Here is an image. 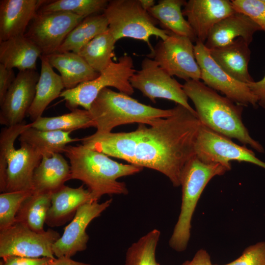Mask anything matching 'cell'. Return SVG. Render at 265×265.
I'll return each mask as SVG.
<instances>
[{
  "mask_svg": "<svg viewBox=\"0 0 265 265\" xmlns=\"http://www.w3.org/2000/svg\"><path fill=\"white\" fill-rule=\"evenodd\" d=\"M31 127L41 131L72 132L96 127L88 110L76 108L71 112L53 117H40L30 123Z\"/></svg>",
  "mask_w": 265,
  "mask_h": 265,
  "instance_id": "31",
  "label": "cell"
},
{
  "mask_svg": "<svg viewBox=\"0 0 265 265\" xmlns=\"http://www.w3.org/2000/svg\"><path fill=\"white\" fill-rule=\"evenodd\" d=\"M88 111L98 133L110 132L118 126L133 123L149 125L153 121L173 113V108L163 109L148 106L108 87L100 92Z\"/></svg>",
  "mask_w": 265,
  "mask_h": 265,
  "instance_id": "4",
  "label": "cell"
},
{
  "mask_svg": "<svg viewBox=\"0 0 265 265\" xmlns=\"http://www.w3.org/2000/svg\"><path fill=\"white\" fill-rule=\"evenodd\" d=\"M33 191L2 192L0 194V230L15 222V218L22 203Z\"/></svg>",
  "mask_w": 265,
  "mask_h": 265,
  "instance_id": "35",
  "label": "cell"
},
{
  "mask_svg": "<svg viewBox=\"0 0 265 265\" xmlns=\"http://www.w3.org/2000/svg\"><path fill=\"white\" fill-rule=\"evenodd\" d=\"M183 88L193 102L202 125L223 136L248 145L258 152H264L263 147L251 137L242 122V106L220 95L200 80L186 81Z\"/></svg>",
  "mask_w": 265,
  "mask_h": 265,
  "instance_id": "3",
  "label": "cell"
},
{
  "mask_svg": "<svg viewBox=\"0 0 265 265\" xmlns=\"http://www.w3.org/2000/svg\"><path fill=\"white\" fill-rule=\"evenodd\" d=\"M172 108L171 115L154 120L149 127L139 124L131 164L159 171L178 187L186 163L195 155L201 123L197 115L184 106L177 104Z\"/></svg>",
  "mask_w": 265,
  "mask_h": 265,
  "instance_id": "1",
  "label": "cell"
},
{
  "mask_svg": "<svg viewBox=\"0 0 265 265\" xmlns=\"http://www.w3.org/2000/svg\"><path fill=\"white\" fill-rule=\"evenodd\" d=\"M160 231L154 229L132 244L126 254L124 265H160L156 252Z\"/></svg>",
  "mask_w": 265,
  "mask_h": 265,
  "instance_id": "32",
  "label": "cell"
},
{
  "mask_svg": "<svg viewBox=\"0 0 265 265\" xmlns=\"http://www.w3.org/2000/svg\"><path fill=\"white\" fill-rule=\"evenodd\" d=\"M112 199L99 203L89 202L80 206L71 222L64 228L60 238L53 244L52 250L57 258H68L85 250L89 240L86 229L90 223L111 205Z\"/></svg>",
  "mask_w": 265,
  "mask_h": 265,
  "instance_id": "14",
  "label": "cell"
},
{
  "mask_svg": "<svg viewBox=\"0 0 265 265\" xmlns=\"http://www.w3.org/2000/svg\"><path fill=\"white\" fill-rule=\"evenodd\" d=\"M41 55L40 49L25 34L0 42V62L8 68L36 70Z\"/></svg>",
  "mask_w": 265,
  "mask_h": 265,
  "instance_id": "24",
  "label": "cell"
},
{
  "mask_svg": "<svg viewBox=\"0 0 265 265\" xmlns=\"http://www.w3.org/2000/svg\"><path fill=\"white\" fill-rule=\"evenodd\" d=\"M249 46L239 37L226 46L209 51L213 59L226 73L248 84L254 81L248 71L251 54Z\"/></svg>",
  "mask_w": 265,
  "mask_h": 265,
  "instance_id": "20",
  "label": "cell"
},
{
  "mask_svg": "<svg viewBox=\"0 0 265 265\" xmlns=\"http://www.w3.org/2000/svg\"><path fill=\"white\" fill-rule=\"evenodd\" d=\"M223 265H265V242L247 247L239 257Z\"/></svg>",
  "mask_w": 265,
  "mask_h": 265,
  "instance_id": "37",
  "label": "cell"
},
{
  "mask_svg": "<svg viewBox=\"0 0 265 265\" xmlns=\"http://www.w3.org/2000/svg\"><path fill=\"white\" fill-rule=\"evenodd\" d=\"M108 28V22L103 13L87 17L69 33L56 52L78 53L87 43Z\"/></svg>",
  "mask_w": 265,
  "mask_h": 265,
  "instance_id": "28",
  "label": "cell"
},
{
  "mask_svg": "<svg viewBox=\"0 0 265 265\" xmlns=\"http://www.w3.org/2000/svg\"><path fill=\"white\" fill-rule=\"evenodd\" d=\"M181 265H213L212 264L211 257L208 252L203 249L197 251L192 259L186 261Z\"/></svg>",
  "mask_w": 265,
  "mask_h": 265,
  "instance_id": "41",
  "label": "cell"
},
{
  "mask_svg": "<svg viewBox=\"0 0 265 265\" xmlns=\"http://www.w3.org/2000/svg\"><path fill=\"white\" fill-rule=\"evenodd\" d=\"M85 18L68 11L38 10L25 34L42 55L55 53L69 33Z\"/></svg>",
  "mask_w": 265,
  "mask_h": 265,
  "instance_id": "11",
  "label": "cell"
},
{
  "mask_svg": "<svg viewBox=\"0 0 265 265\" xmlns=\"http://www.w3.org/2000/svg\"><path fill=\"white\" fill-rule=\"evenodd\" d=\"M71 132L41 131L30 126L20 134L19 140L20 143L31 146L42 156H51L55 153H63L69 143L80 141V139L72 138Z\"/></svg>",
  "mask_w": 265,
  "mask_h": 265,
  "instance_id": "27",
  "label": "cell"
},
{
  "mask_svg": "<svg viewBox=\"0 0 265 265\" xmlns=\"http://www.w3.org/2000/svg\"><path fill=\"white\" fill-rule=\"evenodd\" d=\"M195 155L206 163H218L228 170L231 161L246 162L265 169V162L257 158L254 153L231 139L218 134L201 124L197 137Z\"/></svg>",
  "mask_w": 265,
  "mask_h": 265,
  "instance_id": "13",
  "label": "cell"
},
{
  "mask_svg": "<svg viewBox=\"0 0 265 265\" xmlns=\"http://www.w3.org/2000/svg\"><path fill=\"white\" fill-rule=\"evenodd\" d=\"M130 81L133 88L140 91L153 103L156 102L157 98L167 99L184 106L197 115L188 102V98L183 85L151 58L146 57L143 59L141 69L136 71Z\"/></svg>",
  "mask_w": 265,
  "mask_h": 265,
  "instance_id": "10",
  "label": "cell"
},
{
  "mask_svg": "<svg viewBox=\"0 0 265 265\" xmlns=\"http://www.w3.org/2000/svg\"><path fill=\"white\" fill-rule=\"evenodd\" d=\"M108 2L107 0H50L39 10L43 12L68 11L86 18L104 12Z\"/></svg>",
  "mask_w": 265,
  "mask_h": 265,
  "instance_id": "33",
  "label": "cell"
},
{
  "mask_svg": "<svg viewBox=\"0 0 265 265\" xmlns=\"http://www.w3.org/2000/svg\"><path fill=\"white\" fill-rule=\"evenodd\" d=\"M108 29L116 41L130 38L146 42L152 50L150 37L164 40L170 31L157 26L159 22L144 9L139 0H110L104 10Z\"/></svg>",
  "mask_w": 265,
  "mask_h": 265,
  "instance_id": "6",
  "label": "cell"
},
{
  "mask_svg": "<svg viewBox=\"0 0 265 265\" xmlns=\"http://www.w3.org/2000/svg\"><path fill=\"white\" fill-rule=\"evenodd\" d=\"M45 56L53 68L60 73L65 89L73 88L81 83L93 80L100 75L77 53L56 52Z\"/></svg>",
  "mask_w": 265,
  "mask_h": 265,
  "instance_id": "22",
  "label": "cell"
},
{
  "mask_svg": "<svg viewBox=\"0 0 265 265\" xmlns=\"http://www.w3.org/2000/svg\"><path fill=\"white\" fill-rule=\"evenodd\" d=\"M194 51L201 70V80L205 84L220 92L237 104L257 106V99L248 84L236 80L226 73L213 59L204 43L197 40Z\"/></svg>",
  "mask_w": 265,
  "mask_h": 265,
  "instance_id": "12",
  "label": "cell"
},
{
  "mask_svg": "<svg viewBox=\"0 0 265 265\" xmlns=\"http://www.w3.org/2000/svg\"><path fill=\"white\" fill-rule=\"evenodd\" d=\"M236 12L228 0H189L182 10L197 40L204 43L215 24Z\"/></svg>",
  "mask_w": 265,
  "mask_h": 265,
  "instance_id": "16",
  "label": "cell"
},
{
  "mask_svg": "<svg viewBox=\"0 0 265 265\" xmlns=\"http://www.w3.org/2000/svg\"><path fill=\"white\" fill-rule=\"evenodd\" d=\"M236 12L251 18L265 32V2L263 0H232Z\"/></svg>",
  "mask_w": 265,
  "mask_h": 265,
  "instance_id": "36",
  "label": "cell"
},
{
  "mask_svg": "<svg viewBox=\"0 0 265 265\" xmlns=\"http://www.w3.org/2000/svg\"><path fill=\"white\" fill-rule=\"evenodd\" d=\"M52 193L33 191L22 203L16 214L15 222H21L36 232H44V224L51 206Z\"/></svg>",
  "mask_w": 265,
  "mask_h": 265,
  "instance_id": "29",
  "label": "cell"
},
{
  "mask_svg": "<svg viewBox=\"0 0 265 265\" xmlns=\"http://www.w3.org/2000/svg\"><path fill=\"white\" fill-rule=\"evenodd\" d=\"M227 171L223 165L204 162L196 155L186 163L181 177L180 213L169 240L172 249L177 252H183L186 249L190 237L193 214L203 191L212 178L222 175Z\"/></svg>",
  "mask_w": 265,
  "mask_h": 265,
  "instance_id": "5",
  "label": "cell"
},
{
  "mask_svg": "<svg viewBox=\"0 0 265 265\" xmlns=\"http://www.w3.org/2000/svg\"><path fill=\"white\" fill-rule=\"evenodd\" d=\"M194 46L188 37L171 32L159 40L147 57L154 60L169 75L186 81L201 80V70L196 61Z\"/></svg>",
  "mask_w": 265,
  "mask_h": 265,
  "instance_id": "8",
  "label": "cell"
},
{
  "mask_svg": "<svg viewBox=\"0 0 265 265\" xmlns=\"http://www.w3.org/2000/svg\"><path fill=\"white\" fill-rule=\"evenodd\" d=\"M30 127V123L25 122L1 129L0 134V190L4 192L7 159L15 149L16 139L26 129Z\"/></svg>",
  "mask_w": 265,
  "mask_h": 265,
  "instance_id": "34",
  "label": "cell"
},
{
  "mask_svg": "<svg viewBox=\"0 0 265 265\" xmlns=\"http://www.w3.org/2000/svg\"><path fill=\"white\" fill-rule=\"evenodd\" d=\"M69 180L70 165L60 153L43 156L34 172L33 191L53 192Z\"/></svg>",
  "mask_w": 265,
  "mask_h": 265,
  "instance_id": "23",
  "label": "cell"
},
{
  "mask_svg": "<svg viewBox=\"0 0 265 265\" xmlns=\"http://www.w3.org/2000/svg\"><path fill=\"white\" fill-rule=\"evenodd\" d=\"M46 265H91L89 264L73 260L71 258H60L53 259Z\"/></svg>",
  "mask_w": 265,
  "mask_h": 265,
  "instance_id": "42",
  "label": "cell"
},
{
  "mask_svg": "<svg viewBox=\"0 0 265 265\" xmlns=\"http://www.w3.org/2000/svg\"><path fill=\"white\" fill-rule=\"evenodd\" d=\"M41 72L33 103L27 114L32 122L42 115L48 106L60 96L64 88L60 76L53 70L45 55L40 57Z\"/></svg>",
  "mask_w": 265,
  "mask_h": 265,
  "instance_id": "25",
  "label": "cell"
},
{
  "mask_svg": "<svg viewBox=\"0 0 265 265\" xmlns=\"http://www.w3.org/2000/svg\"><path fill=\"white\" fill-rule=\"evenodd\" d=\"M136 72L132 57L124 55L117 62H112L93 80L80 83L76 87L65 89L60 97L66 101V106L71 110L79 106L89 110L92 103L104 88L112 87L120 92L132 95L134 92L130 80Z\"/></svg>",
  "mask_w": 265,
  "mask_h": 265,
  "instance_id": "7",
  "label": "cell"
},
{
  "mask_svg": "<svg viewBox=\"0 0 265 265\" xmlns=\"http://www.w3.org/2000/svg\"><path fill=\"white\" fill-rule=\"evenodd\" d=\"M2 259L0 263L2 265H46L53 259L49 257L29 258L15 256Z\"/></svg>",
  "mask_w": 265,
  "mask_h": 265,
  "instance_id": "38",
  "label": "cell"
},
{
  "mask_svg": "<svg viewBox=\"0 0 265 265\" xmlns=\"http://www.w3.org/2000/svg\"><path fill=\"white\" fill-rule=\"evenodd\" d=\"M91 201H93L91 193L83 185L77 188L64 185L53 192L45 223L50 227L61 225L75 214L80 206Z\"/></svg>",
  "mask_w": 265,
  "mask_h": 265,
  "instance_id": "21",
  "label": "cell"
},
{
  "mask_svg": "<svg viewBox=\"0 0 265 265\" xmlns=\"http://www.w3.org/2000/svg\"><path fill=\"white\" fill-rule=\"evenodd\" d=\"M248 86L256 97L258 105L265 109V74L261 80L254 81Z\"/></svg>",
  "mask_w": 265,
  "mask_h": 265,
  "instance_id": "40",
  "label": "cell"
},
{
  "mask_svg": "<svg viewBox=\"0 0 265 265\" xmlns=\"http://www.w3.org/2000/svg\"><path fill=\"white\" fill-rule=\"evenodd\" d=\"M116 42L108 28L87 43L78 54L94 70L100 73L113 62Z\"/></svg>",
  "mask_w": 265,
  "mask_h": 265,
  "instance_id": "30",
  "label": "cell"
},
{
  "mask_svg": "<svg viewBox=\"0 0 265 265\" xmlns=\"http://www.w3.org/2000/svg\"><path fill=\"white\" fill-rule=\"evenodd\" d=\"M42 156L28 145L20 143L7 159L5 192L33 191V176Z\"/></svg>",
  "mask_w": 265,
  "mask_h": 265,
  "instance_id": "17",
  "label": "cell"
},
{
  "mask_svg": "<svg viewBox=\"0 0 265 265\" xmlns=\"http://www.w3.org/2000/svg\"><path fill=\"white\" fill-rule=\"evenodd\" d=\"M63 153L69 160L71 179L82 182L87 186L94 202H98L106 194L127 195L129 191L126 184L117 179L138 173L143 168L118 162L82 144L68 145Z\"/></svg>",
  "mask_w": 265,
  "mask_h": 265,
  "instance_id": "2",
  "label": "cell"
},
{
  "mask_svg": "<svg viewBox=\"0 0 265 265\" xmlns=\"http://www.w3.org/2000/svg\"><path fill=\"white\" fill-rule=\"evenodd\" d=\"M60 237L57 232L51 229L37 233L21 222H15L10 227L0 230V257L54 259L53 246Z\"/></svg>",
  "mask_w": 265,
  "mask_h": 265,
  "instance_id": "9",
  "label": "cell"
},
{
  "mask_svg": "<svg viewBox=\"0 0 265 265\" xmlns=\"http://www.w3.org/2000/svg\"><path fill=\"white\" fill-rule=\"evenodd\" d=\"M264 0V1L265 2V0Z\"/></svg>",
  "mask_w": 265,
  "mask_h": 265,
  "instance_id": "44",
  "label": "cell"
},
{
  "mask_svg": "<svg viewBox=\"0 0 265 265\" xmlns=\"http://www.w3.org/2000/svg\"><path fill=\"white\" fill-rule=\"evenodd\" d=\"M143 8L148 11L156 4L154 0H139Z\"/></svg>",
  "mask_w": 265,
  "mask_h": 265,
  "instance_id": "43",
  "label": "cell"
},
{
  "mask_svg": "<svg viewBox=\"0 0 265 265\" xmlns=\"http://www.w3.org/2000/svg\"><path fill=\"white\" fill-rule=\"evenodd\" d=\"M260 26L246 15L236 12L222 19L211 29L205 46L211 50L226 46L241 37L249 45Z\"/></svg>",
  "mask_w": 265,
  "mask_h": 265,
  "instance_id": "19",
  "label": "cell"
},
{
  "mask_svg": "<svg viewBox=\"0 0 265 265\" xmlns=\"http://www.w3.org/2000/svg\"><path fill=\"white\" fill-rule=\"evenodd\" d=\"M186 2L185 0H159L147 11L160 23L163 29L187 37L192 42H196V36L182 12V7Z\"/></svg>",
  "mask_w": 265,
  "mask_h": 265,
  "instance_id": "26",
  "label": "cell"
},
{
  "mask_svg": "<svg viewBox=\"0 0 265 265\" xmlns=\"http://www.w3.org/2000/svg\"><path fill=\"white\" fill-rule=\"evenodd\" d=\"M49 1L0 0V42L25 34L26 27L39 8Z\"/></svg>",
  "mask_w": 265,
  "mask_h": 265,
  "instance_id": "18",
  "label": "cell"
},
{
  "mask_svg": "<svg viewBox=\"0 0 265 265\" xmlns=\"http://www.w3.org/2000/svg\"><path fill=\"white\" fill-rule=\"evenodd\" d=\"M16 77L12 69L8 68L0 63V104L2 102Z\"/></svg>",
  "mask_w": 265,
  "mask_h": 265,
  "instance_id": "39",
  "label": "cell"
},
{
  "mask_svg": "<svg viewBox=\"0 0 265 265\" xmlns=\"http://www.w3.org/2000/svg\"><path fill=\"white\" fill-rule=\"evenodd\" d=\"M40 74L36 70L19 71L0 104V124L10 127L22 123L34 100Z\"/></svg>",
  "mask_w": 265,
  "mask_h": 265,
  "instance_id": "15",
  "label": "cell"
}]
</instances>
